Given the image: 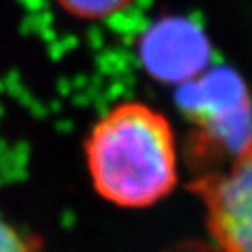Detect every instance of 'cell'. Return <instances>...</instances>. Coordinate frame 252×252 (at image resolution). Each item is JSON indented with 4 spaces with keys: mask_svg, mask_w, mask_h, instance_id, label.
I'll return each instance as SVG.
<instances>
[{
    "mask_svg": "<svg viewBox=\"0 0 252 252\" xmlns=\"http://www.w3.org/2000/svg\"><path fill=\"white\" fill-rule=\"evenodd\" d=\"M138 53L153 79L181 86L207 69L211 45L194 21L170 15L159 19L142 34Z\"/></svg>",
    "mask_w": 252,
    "mask_h": 252,
    "instance_id": "cell-4",
    "label": "cell"
},
{
    "mask_svg": "<svg viewBox=\"0 0 252 252\" xmlns=\"http://www.w3.org/2000/svg\"><path fill=\"white\" fill-rule=\"evenodd\" d=\"M178 107L194 126L192 153L206 164H228L252 155V99L228 67H215L180 86Z\"/></svg>",
    "mask_w": 252,
    "mask_h": 252,
    "instance_id": "cell-2",
    "label": "cell"
},
{
    "mask_svg": "<svg viewBox=\"0 0 252 252\" xmlns=\"http://www.w3.org/2000/svg\"><path fill=\"white\" fill-rule=\"evenodd\" d=\"M0 252H41V241L0 219Z\"/></svg>",
    "mask_w": 252,
    "mask_h": 252,
    "instance_id": "cell-6",
    "label": "cell"
},
{
    "mask_svg": "<svg viewBox=\"0 0 252 252\" xmlns=\"http://www.w3.org/2000/svg\"><path fill=\"white\" fill-rule=\"evenodd\" d=\"M97 194L118 207L142 209L178 183V148L168 118L140 101L112 107L84 142Z\"/></svg>",
    "mask_w": 252,
    "mask_h": 252,
    "instance_id": "cell-1",
    "label": "cell"
},
{
    "mask_svg": "<svg viewBox=\"0 0 252 252\" xmlns=\"http://www.w3.org/2000/svg\"><path fill=\"white\" fill-rule=\"evenodd\" d=\"M133 0H56V4L73 17L84 21H101L116 15Z\"/></svg>",
    "mask_w": 252,
    "mask_h": 252,
    "instance_id": "cell-5",
    "label": "cell"
},
{
    "mask_svg": "<svg viewBox=\"0 0 252 252\" xmlns=\"http://www.w3.org/2000/svg\"><path fill=\"white\" fill-rule=\"evenodd\" d=\"M170 252H219V251H217L213 245L198 243V241H189V243L178 245V247Z\"/></svg>",
    "mask_w": 252,
    "mask_h": 252,
    "instance_id": "cell-7",
    "label": "cell"
},
{
    "mask_svg": "<svg viewBox=\"0 0 252 252\" xmlns=\"http://www.w3.org/2000/svg\"><path fill=\"white\" fill-rule=\"evenodd\" d=\"M189 189L206 209L219 252H252V155L194 178Z\"/></svg>",
    "mask_w": 252,
    "mask_h": 252,
    "instance_id": "cell-3",
    "label": "cell"
}]
</instances>
